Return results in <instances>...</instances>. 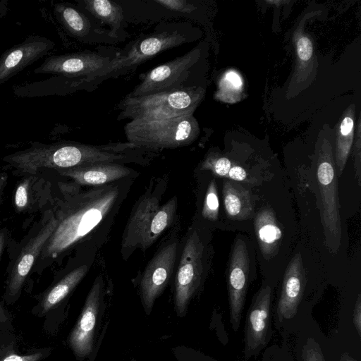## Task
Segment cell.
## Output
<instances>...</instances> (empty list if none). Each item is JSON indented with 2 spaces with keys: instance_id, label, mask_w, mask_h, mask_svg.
Here are the masks:
<instances>
[{
  "instance_id": "cell-1",
  "label": "cell",
  "mask_w": 361,
  "mask_h": 361,
  "mask_svg": "<svg viewBox=\"0 0 361 361\" xmlns=\"http://www.w3.org/2000/svg\"><path fill=\"white\" fill-rule=\"evenodd\" d=\"M118 185L107 184L78 195L65 208L40 256L54 259L93 231L118 200Z\"/></svg>"
},
{
  "instance_id": "cell-2",
  "label": "cell",
  "mask_w": 361,
  "mask_h": 361,
  "mask_svg": "<svg viewBox=\"0 0 361 361\" xmlns=\"http://www.w3.org/2000/svg\"><path fill=\"white\" fill-rule=\"evenodd\" d=\"M202 96V90L194 87L139 97L128 94L117 105L120 110L118 119H164L192 115Z\"/></svg>"
},
{
  "instance_id": "cell-3",
  "label": "cell",
  "mask_w": 361,
  "mask_h": 361,
  "mask_svg": "<svg viewBox=\"0 0 361 361\" xmlns=\"http://www.w3.org/2000/svg\"><path fill=\"white\" fill-rule=\"evenodd\" d=\"M126 137L135 147L162 149L186 146L198 135V124L192 115L164 118L137 119L126 123Z\"/></svg>"
},
{
  "instance_id": "cell-4",
  "label": "cell",
  "mask_w": 361,
  "mask_h": 361,
  "mask_svg": "<svg viewBox=\"0 0 361 361\" xmlns=\"http://www.w3.org/2000/svg\"><path fill=\"white\" fill-rule=\"evenodd\" d=\"M317 180L321 197V216L326 246L337 252L340 246L341 226L338 179L334 161L327 152L321 154L317 167Z\"/></svg>"
},
{
  "instance_id": "cell-5",
  "label": "cell",
  "mask_w": 361,
  "mask_h": 361,
  "mask_svg": "<svg viewBox=\"0 0 361 361\" xmlns=\"http://www.w3.org/2000/svg\"><path fill=\"white\" fill-rule=\"evenodd\" d=\"M204 247L196 231L188 238L180 256L175 280V303L178 312L184 314L198 289L203 274Z\"/></svg>"
},
{
  "instance_id": "cell-6",
  "label": "cell",
  "mask_w": 361,
  "mask_h": 361,
  "mask_svg": "<svg viewBox=\"0 0 361 361\" xmlns=\"http://www.w3.org/2000/svg\"><path fill=\"white\" fill-rule=\"evenodd\" d=\"M199 57L198 50L187 54L152 69L144 75L140 83L128 94L139 97L182 88L189 75V69Z\"/></svg>"
},
{
  "instance_id": "cell-7",
  "label": "cell",
  "mask_w": 361,
  "mask_h": 361,
  "mask_svg": "<svg viewBox=\"0 0 361 361\" xmlns=\"http://www.w3.org/2000/svg\"><path fill=\"white\" fill-rule=\"evenodd\" d=\"M57 224L58 218L51 215L18 255L9 276L4 296L8 303H12L18 298L30 270Z\"/></svg>"
},
{
  "instance_id": "cell-8",
  "label": "cell",
  "mask_w": 361,
  "mask_h": 361,
  "mask_svg": "<svg viewBox=\"0 0 361 361\" xmlns=\"http://www.w3.org/2000/svg\"><path fill=\"white\" fill-rule=\"evenodd\" d=\"M185 42V37L178 31L152 35L132 46L126 56L111 59L106 68L90 78L92 79L103 77L113 72L137 66L159 52L180 46Z\"/></svg>"
},
{
  "instance_id": "cell-9",
  "label": "cell",
  "mask_w": 361,
  "mask_h": 361,
  "mask_svg": "<svg viewBox=\"0 0 361 361\" xmlns=\"http://www.w3.org/2000/svg\"><path fill=\"white\" fill-rule=\"evenodd\" d=\"M228 290L230 322L234 331L240 326L248 286L250 257L244 240L236 238L229 262Z\"/></svg>"
},
{
  "instance_id": "cell-10",
  "label": "cell",
  "mask_w": 361,
  "mask_h": 361,
  "mask_svg": "<svg viewBox=\"0 0 361 361\" xmlns=\"http://www.w3.org/2000/svg\"><path fill=\"white\" fill-rule=\"evenodd\" d=\"M177 243L164 246L147 265L140 287L143 304L147 311L151 310L154 302L167 286L175 266Z\"/></svg>"
},
{
  "instance_id": "cell-11",
  "label": "cell",
  "mask_w": 361,
  "mask_h": 361,
  "mask_svg": "<svg viewBox=\"0 0 361 361\" xmlns=\"http://www.w3.org/2000/svg\"><path fill=\"white\" fill-rule=\"evenodd\" d=\"M271 290L263 286L253 298L245 325V354L250 357L267 343L270 324Z\"/></svg>"
},
{
  "instance_id": "cell-12",
  "label": "cell",
  "mask_w": 361,
  "mask_h": 361,
  "mask_svg": "<svg viewBox=\"0 0 361 361\" xmlns=\"http://www.w3.org/2000/svg\"><path fill=\"white\" fill-rule=\"evenodd\" d=\"M54 46L51 40L37 35L5 51L0 56V85L47 55Z\"/></svg>"
},
{
  "instance_id": "cell-13",
  "label": "cell",
  "mask_w": 361,
  "mask_h": 361,
  "mask_svg": "<svg viewBox=\"0 0 361 361\" xmlns=\"http://www.w3.org/2000/svg\"><path fill=\"white\" fill-rule=\"evenodd\" d=\"M101 302L102 280L97 279L87 297L80 317L68 338V344L78 357H84L92 350Z\"/></svg>"
},
{
  "instance_id": "cell-14",
  "label": "cell",
  "mask_w": 361,
  "mask_h": 361,
  "mask_svg": "<svg viewBox=\"0 0 361 361\" xmlns=\"http://www.w3.org/2000/svg\"><path fill=\"white\" fill-rule=\"evenodd\" d=\"M110 61L109 57L90 52L54 55L47 58L35 73L91 77L106 68Z\"/></svg>"
},
{
  "instance_id": "cell-15",
  "label": "cell",
  "mask_w": 361,
  "mask_h": 361,
  "mask_svg": "<svg viewBox=\"0 0 361 361\" xmlns=\"http://www.w3.org/2000/svg\"><path fill=\"white\" fill-rule=\"evenodd\" d=\"M305 284L306 275L302 257L300 253H296L290 261L283 276L276 310L280 322L295 316Z\"/></svg>"
},
{
  "instance_id": "cell-16",
  "label": "cell",
  "mask_w": 361,
  "mask_h": 361,
  "mask_svg": "<svg viewBox=\"0 0 361 361\" xmlns=\"http://www.w3.org/2000/svg\"><path fill=\"white\" fill-rule=\"evenodd\" d=\"M160 207L159 198L155 195H146L140 200L124 231L122 242L123 249L142 247L152 219Z\"/></svg>"
},
{
  "instance_id": "cell-17",
  "label": "cell",
  "mask_w": 361,
  "mask_h": 361,
  "mask_svg": "<svg viewBox=\"0 0 361 361\" xmlns=\"http://www.w3.org/2000/svg\"><path fill=\"white\" fill-rule=\"evenodd\" d=\"M61 175L80 185H104L126 178L133 171L116 163L96 164L56 170Z\"/></svg>"
},
{
  "instance_id": "cell-18",
  "label": "cell",
  "mask_w": 361,
  "mask_h": 361,
  "mask_svg": "<svg viewBox=\"0 0 361 361\" xmlns=\"http://www.w3.org/2000/svg\"><path fill=\"white\" fill-rule=\"evenodd\" d=\"M255 228L264 257H273L278 250L282 231L271 209L264 207L259 211L255 219Z\"/></svg>"
},
{
  "instance_id": "cell-19",
  "label": "cell",
  "mask_w": 361,
  "mask_h": 361,
  "mask_svg": "<svg viewBox=\"0 0 361 361\" xmlns=\"http://www.w3.org/2000/svg\"><path fill=\"white\" fill-rule=\"evenodd\" d=\"M88 266L81 265L72 270L50 288L42 297L36 310L39 316L47 313L62 302L86 275Z\"/></svg>"
},
{
  "instance_id": "cell-20",
  "label": "cell",
  "mask_w": 361,
  "mask_h": 361,
  "mask_svg": "<svg viewBox=\"0 0 361 361\" xmlns=\"http://www.w3.org/2000/svg\"><path fill=\"white\" fill-rule=\"evenodd\" d=\"M222 191L224 208L230 219L243 220L250 217L253 203L247 190L233 180H226Z\"/></svg>"
},
{
  "instance_id": "cell-21",
  "label": "cell",
  "mask_w": 361,
  "mask_h": 361,
  "mask_svg": "<svg viewBox=\"0 0 361 361\" xmlns=\"http://www.w3.org/2000/svg\"><path fill=\"white\" fill-rule=\"evenodd\" d=\"M54 13L66 30L78 37L85 36L90 30L89 20L84 14L66 4L54 6Z\"/></svg>"
},
{
  "instance_id": "cell-22",
  "label": "cell",
  "mask_w": 361,
  "mask_h": 361,
  "mask_svg": "<svg viewBox=\"0 0 361 361\" xmlns=\"http://www.w3.org/2000/svg\"><path fill=\"white\" fill-rule=\"evenodd\" d=\"M85 8L94 17L108 24L116 31L123 20V11L121 5L109 0H85Z\"/></svg>"
},
{
  "instance_id": "cell-23",
  "label": "cell",
  "mask_w": 361,
  "mask_h": 361,
  "mask_svg": "<svg viewBox=\"0 0 361 361\" xmlns=\"http://www.w3.org/2000/svg\"><path fill=\"white\" fill-rule=\"evenodd\" d=\"M177 207L176 197L171 199L160 207L152 219L147 235L142 247L146 249L151 246L163 231L171 224Z\"/></svg>"
},
{
  "instance_id": "cell-24",
  "label": "cell",
  "mask_w": 361,
  "mask_h": 361,
  "mask_svg": "<svg viewBox=\"0 0 361 361\" xmlns=\"http://www.w3.org/2000/svg\"><path fill=\"white\" fill-rule=\"evenodd\" d=\"M354 122L351 117H345L340 126L341 137L340 138L336 147V165L340 173H342L350 152L352 142V131Z\"/></svg>"
},
{
  "instance_id": "cell-25",
  "label": "cell",
  "mask_w": 361,
  "mask_h": 361,
  "mask_svg": "<svg viewBox=\"0 0 361 361\" xmlns=\"http://www.w3.org/2000/svg\"><path fill=\"white\" fill-rule=\"evenodd\" d=\"M219 210L217 188L216 181L213 179L209 183L205 194L202 214L204 219L214 221L218 218Z\"/></svg>"
},
{
  "instance_id": "cell-26",
  "label": "cell",
  "mask_w": 361,
  "mask_h": 361,
  "mask_svg": "<svg viewBox=\"0 0 361 361\" xmlns=\"http://www.w3.org/2000/svg\"><path fill=\"white\" fill-rule=\"evenodd\" d=\"M231 166V162L228 158L209 155L202 162L201 169L211 171L217 176L226 177Z\"/></svg>"
},
{
  "instance_id": "cell-27",
  "label": "cell",
  "mask_w": 361,
  "mask_h": 361,
  "mask_svg": "<svg viewBox=\"0 0 361 361\" xmlns=\"http://www.w3.org/2000/svg\"><path fill=\"white\" fill-rule=\"evenodd\" d=\"M30 180L29 178L23 180L17 186L14 194V205L16 210L22 212L28 206L30 197Z\"/></svg>"
},
{
  "instance_id": "cell-28",
  "label": "cell",
  "mask_w": 361,
  "mask_h": 361,
  "mask_svg": "<svg viewBox=\"0 0 361 361\" xmlns=\"http://www.w3.org/2000/svg\"><path fill=\"white\" fill-rule=\"evenodd\" d=\"M303 361H325L321 348L312 338H308L302 350Z\"/></svg>"
},
{
  "instance_id": "cell-29",
  "label": "cell",
  "mask_w": 361,
  "mask_h": 361,
  "mask_svg": "<svg viewBox=\"0 0 361 361\" xmlns=\"http://www.w3.org/2000/svg\"><path fill=\"white\" fill-rule=\"evenodd\" d=\"M154 2L169 10L184 13H191L195 9L192 4L185 0H154Z\"/></svg>"
},
{
  "instance_id": "cell-30",
  "label": "cell",
  "mask_w": 361,
  "mask_h": 361,
  "mask_svg": "<svg viewBox=\"0 0 361 361\" xmlns=\"http://www.w3.org/2000/svg\"><path fill=\"white\" fill-rule=\"evenodd\" d=\"M48 355V350H42L27 355L10 353L3 357L0 361H40Z\"/></svg>"
},
{
  "instance_id": "cell-31",
  "label": "cell",
  "mask_w": 361,
  "mask_h": 361,
  "mask_svg": "<svg viewBox=\"0 0 361 361\" xmlns=\"http://www.w3.org/2000/svg\"><path fill=\"white\" fill-rule=\"evenodd\" d=\"M312 44L308 37H302L298 39L297 43V51L301 60H309L312 56Z\"/></svg>"
},
{
  "instance_id": "cell-32",
  "label": "cell",
  "mask_w": 361,
  "mask_h": 361,
  "mask_svg": "<svg viewBox=\"0 0 361 361\" xmlns=\"http://www.w3.org/2000/svg\"><path fill=\"white\" fill-rule=\"evenodd\" d=\"M233 181H244L247 178L246 171L240 166H231L226 176Z\"/></svg>"
},
{
  "instance_id": "cell-33",
  "label": "cell",
  "mask_w": 361,
  "mask_h": 361,
  "mask_svg": "<svg viewBox=\"0 0 361 361\" xmlns=\"http://www.w3.org/2000/svg\"><path fill=\"white\" fill-rule=\"evenodd\" d=\"M353 323L357 330L359 336H361V295H358L354 312H353Z\"/></svg>"
},
{
  "instance_id": "cell-34",
  "label": "cell",
  "mask_w": 361,
  "mask_h": 361,
  "mask_svg": "<svg viewBox=\"0 0 361 361\" xmlns=\"http://www.w3.org/2000/svg\"><path fill=\"white\" fill-rule=\"evenodd\" d=\"M224 82L225 85H230V86L236 89L240 88L243 84L239 75L233 71L226 73L224 78Z\"/></svg>"
},
{
  "instance_id": "cell-35",
  "label": "cell",
  "mask_w": 361,
  "mask_h": 361,
  "mask_svg": "<svg viewBox=\"0 0 361 361\" xmlns=\"http://www.w3.org/2000/svg\"><path fill=\"white\" fill-rule=\"evenodd\" d=\"M11 327V321L8 313L0 303V328L8 329Z\"/></svg>"
},
{
  "instance_id": "cell-36",
  "label": "cell",
  "mask_w": 361,
  "mask_h": 361,
  "mask_svg": "<svg viewBox=\"0 0 361 361\" xmlns=\"http://www.w3.org/2000/svg\"><path fill=\"white\" fill-rule=\"evenodd\" d=\"M5 233L4 232H0V257L1 255V252L5 243Z\"/></svg>"
},
{
  "instance_id": "cell-37",
  "label": "cell",
  "mask_w": 361,
  "mask_h": 361,
  "mask_svg": "<svg viewBox=\"0 0 361 361\" xmlns=\"http://www.w3.org/2000/svg\"><path fill=\"white\" fill-rule=\"evenodd\" d=\"M6 180H7L6 175H1L0 176V193L2 191V189L4 188V185H6Z\"/></svg>"
},
{
  "instance_id": "cell-38",
  "label": "cell",
  "mask_w": 361,
  "mask_h": 361,
  "mask_svg": "<svg viewBox=\"0 0 361 361\" xmlns=\"http://www.w3.org/2000/svg\"><path fill=\"white\" fill-rule=\"evenodd\" d=\"M339 361H357L352 357H350L348 353H345L342 355Z\"/></svg>"
}]
</instances>
